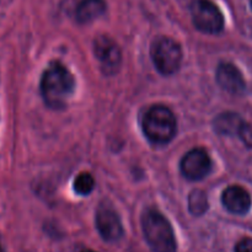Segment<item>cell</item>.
<instances>
[{
	"label": "cell",
	"instance_id": "cell-3",
	"mask_svg": "<svg viewBox=\"0 0 252 252\" xmlns=\"http://www.w3.org/2000/svg\"><path fill=\"white\" fill-rule=\"evenodd\" d=\"M143 130L154 144H167L176 134V118L167 107L153 106L143 118Z\"/></svg>",
	"mask_w": 252,
	"mask_h": 252
},
{
	"label": "cell",
	"instance_id": "cell-18",
	"mask_svg": "<svg viewBox=\"0 0 252 252\" xmlns=\"http://www.w3.org/2000/svg\"><path fill=\"white\" fill-rule=\"evenodd\" d=\"M84 252H94V251H84Z\"/></svg>",
	"mask_w": 252,
	"mask_h": 252
},
{
	"label": "cell",
	"instance_id": "cell-12",
	"mask_svg": "<svg viewBox=\"0 0 252 252\" xmlns=\"http://www.w3.org/2000/svg\"><path fill=\"white\" fill-rule=\"evenodd\" d=\"M245 121L234 112H224L214 121V129L221 135H239Z\"/></svg>",
	"mask_w": 252,
	"mask_h": 252
},
{
	"label": "cell",
	"instance_id": "cell-7",
	"mask_svg": "<svg viewBox=\"0 0 252 252\" xmlns=\"http://www.w3.org/2000/svg\"><path fill=\"white\" fill-rule=\"evenodd\" d=\"M212 161L207 152L196 148L187 153L181 161V172L186 179L198 181L211 172Z\"/></svg>",
	"mask_w": 252,
	"mask_h": 252
},
{
	"label": "cell",
	"instance_id": "cell-6",
	"mask_svg": "<svg viewBox=\"0 0 252 252\" xmlns=\"http://www.w3.org/2000/svg\"><path fill=\"white\" fill-rule=\"evenodd\" d=\"M95 56L101 64V69L107 75H112L118 70L122 61L120 47L107 36H100L94 43Z\"/></svg>",
	"mask_w": 252,
	"mask_h": 252
},
{
	"label": "cell",
	"instance_id": "cell-19",
	"mask_svg": "<svg viewBox=\"0 0 252 252\" xmlns=\"http://www.w3.org/2000/svg\"><path fill=\"white\" fill-rule=\"evenodd\" d=\"M251 7H252V0H251Z\"/></svg>",
	"mask_w": 252,
	"mask_h": 252
},
{
	"label": "cell",
	"instance_id": "cell-4",
	"mask_svg": "<svg viewBox=\"0 0 252 252\" xmlns=\"http://www.w3.org/2000/svg\"><path fill=\"white\" fill-rule=\"evenodd\" d=\"M152 59L160 73L171 75L181 65V46L169 37H159L152 46Z\"/></svg>",
	"mask_w": 252,
	"mask_h": 252
},
{
	"label": "cell",
	"instance_id": "cell-14",
	"mask_svg": "<svg viewBox=\"0 0 252 252\" xmlns=\"http://www.w3.org/2000/svg\"><path fill=\"white\" fill-rule=\"evenodd\" d=\"M94 187H95V181L89 172H81L74 181V189L80 196H88Z\"/></svg>",
	"mask_w": 252,
	"mask_h": 252
},
{
	"label": "cell",
	"instance_id": "cell-5",
	"mask_svg": "<svg viewBox=\"0 0 252 252\" xmlns=\"http://www.w3.org/2000/svg\"><path fill=\"white\" fill-rule=\"evenodd\" d=\"M191 15L193 25L199 31L211 34L223 31V14L211 0H192Z\"/></svg>",
	"mask_w": 252,
	"mask_h": 252
},
{
	"label": "cell",
	"instance_id": "cell-16",
	"mask_svg": "<svg viewBox=\"0 0 252 252\" xmlns=\"http://www.w3.org/2000/svg\"><path fill=\"white\" fill-rule=\"evenodd\" d=\"M235 252H252V239L244 238L236 244Z\"/></svg>",
	"mask_w": 252,
	"mask_h": 252
},
{
	"label": "cell",
	"instance_id": "cell-9",
	"mask_svg": "<svg viewBox=\"0 0 252 252\" xmlns=\"http://www.w3.org/2000/svg\"><path fill=\"white\" fill-rule=\"evenodd\" d=\"M217 81L228 93L240 95L245 91L246 83L241 71L231 63H220L217 69Z\"/></svg>",
	"mask_w": 252,
	"mask_h": 252
},
{
	"label": "cell",
	"instance_id": "cell-8",
	"mask_svg": "<svg viewBox=\"0 0 252 252\" xmlns=\"http://www.w3.org/2000/svg\"><path fill=\"white\" fill-rule=\"evenodd\" d=\"M96 226L103 240L117 241L122 238L123 228L117 213L108 207H100L96 213Z\"/></svg>",
	"mask_w": 252,
	"mask_h": 252
},
{
	"label": "cell",
	"instance_id": "cell-13",
	"mask_svg": "<svg viewBox=\"0 0 252 252\" xmlns=\"http://www.w3.org/2000/svg\"><path fill=\"white\" fill-rule=\"evenodd\" d=\"M189 208L193 216H202L208 209V201H207V196L203 191L201 189H194L191 192L189 197Z\"/></svg>",
	"mask_w": 252,
	"mask_h": 252
},
{
	"label": "cell",
	"instance_id": "cell-2",
	"mask_svg": "<svg viewBox=\"0 0 252 252\" xmlns=\"http://www.w3.org/2000/svg\"><path fill=\"white\" fill-rule=\"evenodd\" d=\"M145 240L154 252H176V240L171 224L157 209H147L142 218Z\"/></svg>",
	"mask_w": 252,
	"mask_h": 252
},
{
	"label": "cell",
	"instance_id": "cell-15",
	"mask_svg": "<svg viewBox=\"0 0 252 252\" xmlns=\"http://www.w3.org/2000/svg\"><path fill=\"white\" fill-rule=\"evenodd\" d=\"M238 137L243 140V143L246 145V147L252 148V125L246 122L244 123L240 132H239Z\"/></svg>",
	"mask_w": 252,
	"mask_h": 252
},
{
	"label": "cell",
	"instance_id": "cell-10",
	"mask_svg": "<svg viewBox=\"0 0 252 252\" xmlns=\"http://www.w3.org/2000/svg\"><path fill=\"white\" fill-rule=\"evenodd\" d=\"M224 207L230 213L236 216H245L251 208V196L244 187L234 185L225 189L221 196Z\"/></svg>",
	"mask_w": 252,
	"mask_h": 252
},
{
	"label": "cell",
	"instance_id": "cell-11",
	"mask_svg": "<svg viewBox=\"0 0 252 252\" xmlns=\"http://www.w3.org/2000/svg\"><path fill=\"white\" fill-rule=\"evenodd\" d=\"M105 11V0H81L76 6L75 16L80 24H89L102 16Z\"/></svg>",
	"mask_w": 252,
	"mask_h": 252
},
{
	"label": "cell",
	"instance_id": "cell-17",
	"mask_svg": "<svg viewBox=\"0 0 252 252\" xmlns=\"http://www.w3.org/2000/svg\"><path fill=\"white\" fill-rule=\"evenodd\" d=\"M0 252H4V249H2V246H1V244H0Z\"/></svg>",
	"mask_w": 252,
	"mask_h": 252
},
{
	"label": "cell",
	"instance_id": "cell-1",
	"mask_svg": "<svg viewBox=\"0 0 252 252\" xmlns=\"http://www.w3.org/2000/svg\"><path fill=\"white\" fill-rule=\"evenodd\" d=\"M75 81L61 62H51L41 79V95L44 103L53 110H63L73 95Z\"/></svg>",
	"mask_w": 252,
	"mask_h": 252
}]
</instances>
